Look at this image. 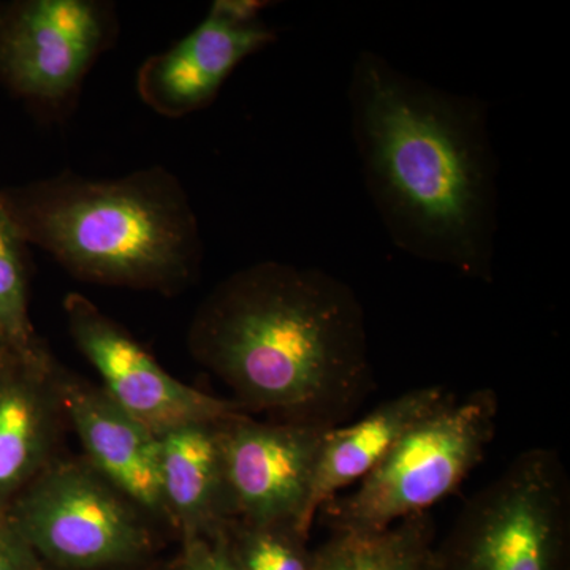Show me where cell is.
<instances>
[{
	"label": "cell",
	"mask_w": 570,
	"mask_h": 570,
	"mask_svg": "<svg viewBox=\"0 0 570 570\" xmlns=\"http://www.w3.org/2000/svg\"><path fill=\"white\" fill-rule=\"evenodd\" d=\"M63 409L47 348H0V513L56 459Z\"/></svg>",
	"instance_id": "cell-12"
},
{
	"label": "cell",
	"mask_w": 570,
	"mask_h": 570,
	"mask_svg": "<svg viewBox=\"0 0 570 570\" xmlns=\"http://www.w3.org/2000/svg\"><path fill=\"white\" fill-rule=\"evenodd\" d=\"M174 570H236L228 554L224 531L216 535L184 538Z\"/></svg>",
	"instance_id": "cell-18"
},
{
	"label": "cell",
	"mask_w": 570,
	"mask_h": 570,
	"mask_svg": "<svg viewBox=\"0 0 570 570\" xmlns=\"http://www.w3.org/2000/svg\"><path fill=\"white\" fill-rule=\"evenodd\" d=\"M193 355L245 411L340 426L374 387L355 292L317 268L266 261L217 285L198 307Z\"/></svg>",
	"instance_id": "cell-2"
},
{
	"label": "cell",
	"mask_w": 570,
	"mask_h": 570,
	"mask_svg": "<svg viewBox=\"0 0 570 570\" xmlns=\"http://www.w3.org/2000/svg\"><path fill=\"white\" fill-rule=\"evenodd\" d=\"M115 36V11L105 2H0V82L41 107H63Z\"/></svg>",
	"instance_id": "cell-7"
},
{
	"label": "cell",
	"mask_w": 570,
	"mask_h": 570,
	"mask_svg": "<svg viewBox=\"0 0 570 570\" xmlns=\"http://www.w3.org/2000/svg\"><path fill=\"white\" fill-rule=\"evenodd\" d=\"M217 423H193L159 436L165 512L181 539L219 534L235 520Z\"/></svg>",
	"instance_id": "cell-14"
},
{
	"label": "cell",
	"mask_w": 570,
	"mask_h": 570,
	"mask_svg": "<svg viewBox=\"0 0 570 570\" xmlns=\"http://www.w3.org/2000/svg\"><path fill=\"white\" fill-rule=\"evenodd\" d=\"M328 430L255 422L247 414L220 420L217 436L235 520L295 523L302 531L318 449Z\"/></svg>",
	"instance_id": "cell-10"
},
{
	"label": "cell",
	"mask_w": 570,
	"mask_h": 570,
	"mask_svg": "<svg viewBox=\"0 0 570 570\" xmlns=\"http://www.w3.org/2000/svg\"><path fill=\"white\" fill-rule=\"evenodd\" d=\"M455 396L444 387H420L385 401L354 425L326 431L318 449L302 531L309 535L318 510L337 491L360 482L389 455L401 438Z\"/></svg>",
	"instance_id": "cell-13"
},
{
	"label": "cell",
	"mask_w": 570,
	"mask_h": 570,
	"mask_svg": "<svg viewBox=\"0 0 570 570\" xmlns=\"http://www.w3.org/2000/svg\"><path fill=\"white\" fill-rule=\"evenodd\" d=\"M224 535L236 570H313L309 538L295 523L234 520L225 527Z\"/></svg>",
	"instance_id": "cell-17"
},
{
	"label": "cell",
	"mask_w": 570,
	"mask_h": 570,
	"mask_svg": "<svg viewBox=\"0 0 570 570\" xmlns=\"http://www.w3.org/2000/svg\"><path fill=\"white\" fill-rule=\"evenodd\" d=\"M63 311L70 335L102 379L105 393L159 436L175 428L246 414L235 400L208 395L171 376L88 296L67 295Z\"/></svg>",
	"instance_id": "cell-8"
},
{
	"label": "cell",
	"mask_w": 570,
	"mask_h": 570,
	"mask_svg": "<svg viewBox=\"0 0 570 570\" xmlns=\"http://www.w3.org/2000/svg\"><path fill=\"white\" fill-rule=\"evenodd\" d=\"M433 534L425 513L374 534L333 532L314 550L313 570H426Z\"/></svg>",
	"instance_id": "cell-15"
},
{
	"label": "cell",
	"mask_w": 570,
	"mask_h": 570,
	"mask_svg": "<svg viewBox=\"0 0 570 570\" xmlns=\"http://www.w3.org/2000/svg\"><path fill=\"white\" fill-rule=\"evenodd\" d=\"M499 400L490 389L453 396L401 438L346 497L318 510L333 532L374 534L425 513L478 468L497 433Z\"/></svg>",
	"instance_id": "cell-4"
},
{
	"label": "cell",
	"mask_w": 570,
	"mask_h": 570,
	"mask_svg": "<svg viewBox=\"0 0 570 570\" xmlns=\"http://www.w3.org/2000/svg\"><path fill=\"white\" fill-rule=\"evenodd\" d=\"M570 485L554 450L517 456L469 499L426 570H568Z\"/></svg>",
	"instance_id": "cell-5"
},
{
	"label": "cell",
	"mask_w": 570,
	"mask_h": 570,
	"mask_svg": "<svg viewBox=\"0 0 570 570\" xmlns=\"http://www.w3.org/2000/svg\"><path fill=\"white\" fill-rule=\"evenodd\" d=\"M268 6L216 0L197 28L141 63L137 92L142 104L170 119L208 107L239 63L275 43V29L261 18Z\"/></svg>",
	"instance_id": "cell-9"
},
{
	"label": "cell",
	"mask_w": 570,
	"mask_h": 570,
	"mask_svg": "<svg viewBox=\"0 0 570 570\" xmlns=\"http://www.w3.org/2000/svg\"><path fill=\"white\" fill-rule=\"evenodd\" d=\"M45 564L6 512L0 513V570H43Z\"/></svg>",
	"instance_id": "cell-19"
},
{
	"label": "cell",
	"mask_w": 570,
	"mask_h": 570,
	"mask_svg": "<svg viewBox=\"0 0 570 570\" xmlns=\"http://www.w3.org/2000/svg\"><path fill=\"white\" fill-rule=\"evenodd\" d=\"M63 415L85 460L148 517L167 519L160 487V438L119 407L102 387L58 370Z\"/></svg>",
	"instance_id": "cell-11"
},
{
	"label": "cell",
	"mask_w": 570,
	"mask_h": 570,
	"mask_svg": "<svg viewBox=\"0 0 570 570\" xmlns=\"http://www.w3.org/2000/svg\"><path fill=\"white\" fill-rule=\"evenodd\" d=\"M6 513L50 569L132 570L154 553L148 515L85 459L56 456Z\"/></svg>",
	"instance_id": "cell-6"
},
{
	"label": "cell",
	"mask_w": 570,
	"mask_h": 570,
	"mask_svg": "<svg viewBox=\"0 0 570 570\" xmlns=\"http://www.w3.org/2000/svg\"><path fill=\"white\" fill-rule=\"evenodd\" d=\"M24 247L0 202V348L20 355L43 348L29 317Z\"/></svg>",
	"instance_id": "cell-16"
},
{
	"label": "cell",
	"mask_w": 570,
	"mask_h": 570,
	"mask_svg": "<svg viewBox=\"0 0 570 570\" xmlns=\"http://www.w3.org/2000/svg\"><path fill=\"white\" fill-rule=\"evenodd\" d=\"M351 132L367 194L397 249L491 283L498 163L489 107L356 56Z\"/></svg>",
	"instance_id": "cell-1"
},
{
	"label": "cell",
	"mask_w": 570,
	"mask_h": 570,
	"mask_svg": "<svg viewBox=\"0 0 570 570\" xmlns=\"http://www.w3.org/2000/svg\"><path fill=\"white\" fill-rule=\"evenodd\" d=\"M43 570H55V569H50V568H47V566H45Z\"/></svg>",
	"instance_id": "cell-20"
},
{
	"label": "cell",
	"mask_w": 570,
	"mask_h": 570,
	"mask_svg": "<svg viewBox=\"0 0 570 570\" xmlns=\"http://www.w3.org/2000/svg\"><path fill=\"white\" fill-rule=\"evenodd\" d=\"M0 202L22 242L78 279L174 294L200 269L197 214L163 167L116 179L61 174L0 189Z\"/></svg>",
	"instance_id": "cell-3"
}]
</instances>
